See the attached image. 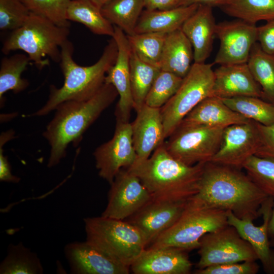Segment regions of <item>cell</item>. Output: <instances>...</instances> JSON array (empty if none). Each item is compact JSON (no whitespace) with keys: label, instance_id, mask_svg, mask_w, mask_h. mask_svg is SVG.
Segmentation results:
<instances>
[{"label":"cell","instance_id":"cell-2","mask_svg":"<svg viewBox=\"0 0 274 274\" xmlns=\"http://www.w3.org/2000/svg\"><path fill=\"white\" fill-rule=\"evenodd\" d=\"M205 164L180 162L168 153L163 143L147 160L127 169L139 178L152 199L184 202L198 193Z\"/></svg>","mask_w":274,"mask_h":274},{"label":"cell","instance_id":"cell-4","mask_svg":"<svg viewBox=\"0 0 274 274\" xmlns=\"http://www.w3.org/2000/svg\"><path fill=\"white\" fill-rule=\"evenodd\" d=\"M74 50L73 44L68 40L61 46L59 63L64 76L63 84L59 88L50 86L47 102L32 116L47 115L65 101H83L91 98L104 85L107 73L114 64L118 52L117 44L112 37L95 63L81 66L73 59Z\"/></svg>","mask_w":274,"mask_h":274},{"label":"cell","instance_id":"cell-12","mask_svg":"<svg viewBox=\"0 0 274 274\" xmlns=\"http://www.w3.org/2000/svg\"><path fill=\"white\" fill-rule=\"evenodd\" d=\"M110 185L102 216L124 220L152 199L139 178L127 168H122Z\"/></svg>","mask_w":274,"mask_h":274},{"label":"cell","instance_id":"cell-7","mask_svg":"<svg viewBox=\"0 0 274 274\" xmlns=\"http://www.w3.org/2000/svg\"><path fill=\"white\" fill-rule=\"evenodd\" d=\"M84 222L86 241L129 267L147 247L142 234L125 220L101 215Z\"/></svg>","mask_w":274,"mask_h":274},{"label":"cell","instance_id":"cell-8","mask_svg":"<svg viewBox=\"0 0 274 274\" xmlns=\"http://www.w3.org/2000/svg\"><path fill=\"white\" fill-rule=\"evenodd\" d=\"M213 64L193 63L178 90L161 108L165 139L168 138L183 119L198 104L213 96Z\"/></svg>","mask_w":274,"mask_h":274},{"label":"cell","instance_id":"cell-47","mask_svg":"<svg viewBox=\"0 0 274 274\" xmlns=\"http://www.w3.org/2000/svg\"><path fill=\"white\" fill-rule=\"evenodd\" d=\"M270 245L271 247H274V239H272L270 241Z\"/></svg>","mask_w":274,"mask_h":274},{"label":"cell","instance_id":"cell-27","mask_svg":"<svg viewBox=\"0 0 274 274\" xmlns=\"http://www.w3.org/2000/svg\"><path fill=\"white\" fill-rule=\"evenodd\" d=\"M247 63L261 88L262 99L274 105V55L263 51L257 42L251 50Z\"/></svg>","mask_w":274,"mask_h":274},{"label":"cell","instance_id":"cell-21","mask_svg":"<svg viewBox=\"0 0 274 274\" xmlns=\"http://www.w3.org/2000/svg\"><path fill=\"white\" fill-rule=\"evenodd\" d=\"M213 96L221 98L253 96L262 98L259 84L247 63L222 64L214 70Z\"/></svg>","mask_w":274,"mask_h":274},{"label":"cell","instance_id":"cell-15","mask_svg":"<svg viewBox=\"0 0 274 274\" xmlns=\"http://www.w3.org/2000/svg\"><path fill=\"white\" fill-rule=\"evenodd\" d=\"M112 37L117 44L118 52L114 64L107 73L105 83L113 85L119 96L115 112L116 120L129 122L131 111L134 109L130 85L131 48L127 35L117 26H114Z\"/></svg>","mask_w":274,"mask_h":274},{"label":"cell","instance_id":"cell-16","mask_svg":"<svg viewBox=\"0 0 274 274\" xmlns=\"http://www.w3.org/2000/svg\"><path fill=\"white\" fill-rule=\"evenodd\" d=\"M187 201L176 202L152 199L124 220L140 231L145 239L147 247L176 222Z\"/></svg>","mask_w":274,"mask_h":274},{"label":"cell","instance_id":"cell-18","mask_svg":"<svg viewBox=\"0 0 274 274\" xmlns=\"http://www.w3.org/2000/svg\"><path fill=\"white\" fill-rule=\"evenodd\" d=\"M64 254L72 273L128 274L130 270L86 241L67 244Z\"/></svg>","mask_w":274,"mask_h":274},{"label":"cell","instance_id":"cell-20","mask_svg":"<svg viewBox=\"0 0 274 274\" xmlns=\"http://www.w3.org/2000/svg\"><path fill=\"white\" fill-rule=\"evenodd\" d=\"M136 112V118L131 123L132 142L136 154L134 163L149 158L165 139L160 109L144 104Z\"/></svg>","mask_w":274,"mask_h":274},{"label":"cell","instance_id":"cell-14","mask_svg":"<svg viewBox=\"0 0 274 274\" xmlns=\"http://www.w3.org/2000/svg\"><path fill=\"white\" fill-rule=\"evenodd\" d=\"M259 145L254 121L225 127L219 149L211 161L242 169L246 160L256 154Z\"/></svg>","mask_w":274,"mask_h":274},{"label":"cell","instance_id":"cell-28","mask_svg":"<svg viewBox=\"0 0 274 274\" xmlns=\"http://www.w3.org/2000/svg\"><path fill=\"white\" fill-rule=\"evenodd\" d=\"M144 8V0H112L101 11L113 25L121 29L126 35H132L135 33Z\"/></svg>","mask_w":274,"mask_h":274},{"label":"cell","instance_id":"cell-41","mask_svg":"<svg viewBox=\"0 0 274 274\" xmlns=\"http://www.w3.org/2000/svg\"><path fill=\"white\" fill-rule=\"evenodd\" d=\"M14 132L10 130L3 132L0 137V180L10 183H18L20 179L12 175L11 166L3 152V146L6 142L14 138Z\"/></svg>","mask_w":274,"mask_h":274},{"label":"cell","instance_id":"cell-46","mask_svg":"<svg viewBox=\"0 0 274 274\" xmlns=\"http://www.w3.org/2000/svg\"><path fill=\"white\" fill-rule=\"evenodd\" d=\"M97 8L101 9L112 0H86Z\"/></svg>","mask_w":274,"mask_h":274},{"label":"cell","instance_id":"cell-25","mask_svg":"<svg viewBox=\"0 0 274 274\" xmlns=\"http://www.w3.org/2000/svg\"><path fill=\"white\" fill-rule=\"evenodd\" d=\"M199 5L179 6L167 10L143 11L136 25L135 33H168L181 28Z\"/></svg>","mask_w":274,"mask_h":274},{"label":"cell","instance_id":"cell-44","mask_svg":"<svg viewBox=\"0 0 274 274\" xmlns=\"http://www.w3.org/2000/svg\"><path fill=\"white\" fill-rule=\"evenodd\" d=\"M231 0H178L177 7L186 6L193 4L204 5L212 7H220L229 2Z\"/></svg>","mask_w":274,"mask_h":274},{"label":"cell","instance_id":"cell-10","mask_svg":"<svg viewBox=\"0 0 274 274\" xmlns=\"http://www.w3.org/2000/svg\"><path fill=\"white\" fill-rule=\"evenodd\" d=\"M198 249L200 257L196 264L197 269L258 260L251 245L229 225L203 235Z\"/></svg>","mask_w":274,"mask_h":274},{"label":"cell","instance_id":"cell-35","mask_svg":"<svg viewBox=\"0 0 274 274\" xmlns=\"http://www.w3.org/2000/svg\"><path fill=\"white\" fill-rule=\"evenodd\" d=\"M243 168L260 189L274 198V158L254 155L246 160Z\"/></svg>","mask_w":274,"mask_h":274},{"label":"cell","instance_id":"cell-23","mask_svg":"<svg viewBox=\"0 0 274 274\" xmlns=\"http://www.w3.org/2000/svg\"><path fill=\"white\" fill-rule=\"evenodd\" d=\"M250 120L228 107L221 98L212 96L198 104L179 125H202L225 128Z\"/></svg>","mask_w":274,"mask_h":274},{"label":"cell","instance_id":"cell-30","mask_svg":"<svg viewBox=\"0 0 274 274\" xmlns=\"http://www.w3.org/2000/svg\"><path fill=\"white\" fill-rule=\"evenodd\" d=\"M130 85L135 111L144 104L147 95L160 68L141 60L131 49Z\"/></svg>","mask_w":274,"mask_h":274},{"label":"cell","instance_id":"cell-22","mask_svg":"<svg viewBox=\"0 0 274 274\" xmlns=\"http://www.w3.org/2000/svg\"><path fill=\"white\" fill-rule=\"evenodd\" d=\"M217 24L213 7L199 5L195 12L183 23L181 29L191 43L194 62L205 63L213 48Z\"/></svg>","mask_w":274,"mask_h":274},{"label":"cell","instance_id":"cell-11","mask_svg":"<svg viewBox=\"0 0 274 274\" xmlns=\"http://www.w3.org/2000/svg\"><path fill=\"white\" fill-rule=\"evenodd\" d=\"M99 176L111 184L123 168L135 162L131 123L116 120L113 138L98 147L93 153Z\"/></svg>","mask_w":274,"mask_h":274},{"label":"cell","instance_id":"cell-19","mask_svg":"<svg viewBox=\"0 0 274 274\" xmlns=\"http://www.w3.org/2000/svg\"><path fill=\"white\" fill-rule=\"evenodd\" d=\"M187 252L174 247L146 248L130 269L134 274H188L192 263Z\"/></svg>","mask_w":274,"mask_h":274},{"label":"cell","instance_id":"cell-13","mask_svg":"<svg viewBox=\"0 0 274 274\" xmlns=\"http://www.w3.org/2000/svg\"><path fill=\"white\" fill-rule=\"evenodd\" d=\"M216 36L220 46L214 64L247 63L257 42V26L237 19L223 21L217 24Z\"/></svg>","mask_w":274,"mask_h":274},{"label":"cell","instance_id":"cell-38","mask_svg":"<svg viewBox=\"0 0 274 274\" xmlns=\"http://www.w3.org/2000/svg\"><path fill=\"white\" fill-rule=\"evenodd\" d=\"M30 13L22 0H0V29H16L25 23Z\"/></svg>","mask_w":274,"mask_h":274},{"label":"cell","instance_id":"cell-1","mask_svg":"<svg viewBox=\"0 0 274 274\" xmlns=\"http://www.w3.org/2000/svg\"><path fill=\"white\" fill-rule=\"evenodd\" d=\"M196 195L209 205L231 211L241 219H256L269 197L241 169L206 163Z\"/></svg>","mask_w":274,"mask_h":274},{"label":"cell","instance_id":"cell-24","mask_svg":"<svg viewBox=\"0 0 274 274\" xmlns=\"http://www.w3.org/2000/svg\"><path fill=\"white\" fill-rule=\"evenodd\" d=\"M194 61L192 45L181 28L166 34L159 63L161 70L184 78Z\"/></svg>","mask_w":274,"mask_h":274},{"label":"cell","instance_id":"cell-36","mask_svg":"<svg viewBox=\"0 0 274 274\" xmlns=\"http://www.w3.org/2000/svg\"><path fill=\"white\" fill-rule=\"evenodd\" d=\"M183 79L170 72L160 70L147 95L145 104L161 108L176 93Z\"/></svg>","mask_w":274,"mask_h":274},{"label":"cell","instance_id":"cell-5","mask_svg":"<svg viewBox=\"0 0 274 274\" xmlns=\"http://www.w3.org/2000/svg\"><path fill=\"white\" fill-rule=\"evenodd\" d=\"M69 33V27L58 26L30 12L21 26L11 31L3 43L2 52L8 54L13 51L22 50L36 67L41 70L49 65L46 56L60 62L61 47L68 40Z\"/></svg>","mask_w":274,"mask_h":274},{"label":"cell","instance_id":"cell-32","mask_svg":"<svg viewBox=\"0 0 274 274\" xmlns=\"http://www.w3.org/2000/svg\"><path fill=\"white\" fill-rule=\"evenodd\" d=\"M43 268L36 254L23 244H10L0 265L1 274H41Z\"/></svg>","mask_w":274,"mask_h":274},{"label":"cell","instance_id":"cell-31","mask_svg":"<svg viewBox=\"0 0 274 274\" xmlns=\"http://www.w3.org/2000/svg\"><path fill=\"white\" fill-rule=\"evenodd\" d=\"M220 8L226 15L253 24L274 19V0H231Z\"/></svg>","mask_w":274,"mask_h":274},{"label":"cell","instance_id":"cell-45","mask_svg":"<svg viewBox=\"0 0 274 274\" xmlns=\"http://www.w3.org/2000/svg\"><path fill=\"white\" fill-rule=\"evenodd\" d=\"M268 233L269 237L274 239V206L268 223Z\"/></svg>","mask_w":274,"mask_h":274},{"label":"cell","instance_id":"cell-33","mask_svg":"<svg viewBox=\"0 0 274 274\" xmlns=\"http://www.w3.org/2000/svg\"><path fill=\"white\" fill-rule=\"evenodd\" d=\"M221 99L231 110L249 120L264 125L274 124V105L261 98L239 96Z\"/></svg>","mask_w":274,"mask_h":274},{"label":"cell","instance_id":"cell-3","mask_svg":"<svg viewBox=\"0 0 274 274\" xmlns=\"http://www.w3.org/2000/svg\"><path fill=\"white\" fill-rule=\"evenodd\" d=\"M118 96L114 86L105 83L88 100L65 101L56 107L55 115L43 134L50 146L48 167H52L60 162L65 156L68 145L78 142Z\"/></svg>","mask_w":274,"mask_h":274},{"label":"cell","instance_id":"cell-29","mask_svg":"<svg viewBox=\"0 0 274 274\" xmlns=\"http://www.w3.org/2000/svg\"><path fill=\"white\" fill-rule=\"evenodd\" d=\"M30 61L28 55L17 53L1 59L0 65V102L4 105V94L12 90L15 93L24 91L29 85L28 81L21 78Z\"/></svg>","mask_w":274,"mask_h":274},{"label":"cell","instance_id":"cell-40","mask_svg":"<svg viewBox=\"0 0 274 274\" xmlns=\"http://www.w3.org/2000/svg\"><path fill=\"white\" fill-rule=\"evenodd\" d=\"M259 145L255 155L274 158V124L264 125L255 122Z\"/></svg>","mask_w":274,"mask_h":274},{"label":"cell","instance_id":"cell-17","mask_svg":"<svg viewBox=\"0 0 274 274\" xmlns=\"http://www.w3.org/2000/svg\"><path fill=\"white\" fill-rule=\"evenodd\" d=\"M274 206V198L269 196L262 204L260 212L263 223L255 226L251 219H241L231 211H227L228 224L233 226L240 235L247 241L255 252L264 271L274 274V251L269 240L268 226Z\"/></svg>","mask_w":274,"mask_h":274},{"label":"cell","instance_id":"cell-26","mask_svg":"<svg viewBox=\"0 0 274 274\" xmlns=\"http://www.w3.org/2000/svg\"><path fill=\"white\" fill-rule=\"evenodd\" d=\"M68 21L84 25L97 35L112 37L114 26L103 15L101 10L86 0H72L67 9Z\"/></svg>","mask_w":274,"mask_h":274},{"label":"cell","instance_id":"cell-42","mask_svg":"<svg viewBox=\"0 0 274 274\" xmlns=\"http://www.w3.org/2000/svg\"><path fill=\"white\" fill-rule=\"evenodd\" d=\"M257 40L263 51L274 55V19L257 26Z\"/></svg>","mask_w":274,"mask_h":274},{"label":"cell","instance_id":"cell-9","mask_svg":"<svg viewBox=\"0 0 274 274\" xmlns=\"http://www.w3.org/2000/svg\"><path fill=\"white\" fill-rule=\"evenodd\" d=\"M224 128L179 125L164 145L169 154L186 165L206 163L219 149Z\"/></svg>","mask_w":274,"mask_h":274},{"label":"cell","instance_id":"cell-39","mask_svg":"<svg viewBox=\"0 0 274 274\" xmlns=\"http://www.w3.org/2000/svg\"><path fill=\"white\" fill-rule=\"evenodd\" d=\"M256 261H246L210 266L197 269L196 274H256L259 269Z\"/></svg>","mask_w":274,"mask_h":274},{"label":"cell","instance_id":"cell-6","mask_svg":"<svg viewBox=\"0 0 274 274\" xmlns=\"http://www.w3.org/2000/svg\"><path fill=\"white\" fill-rule=\"evenodd\" d=\"M227 225V211L195 195L187 201L176 222L146 248L174 247L189 252L198 248L203 235Z\"/></svg>","mask_w":274,"mask_h":274},{"label":"cell","instance_id":"cell-37","mask_svg":"<svg viewBox=\"0 0 274 274\" xmlns=\"http://www.w3.org/2000/svg\"><path fill=\"white\" fill-rule=\"evenodd\" d=\"M31 13L43 16L55 24L69 27L66 11L72 0H22Z\"/></svg>","mask_w":274,"mask_h":274},{"label":"cell","instance_id":"cell-34","mask_svg":"<svg viewBox=\"0 0 274 274\" xmlns=\"http://www.w3.org/2000/svg\"><path fill=\"white\" fill-rule=\"evenodd\" d=\"M166 34L145 32L127 37L131 50L141 60L159 67Z\"/></svg>","mask_w":274,"mask_h":274},{"label":"cell","instance_id":"cell-43","mask_svg":"<svg viewBox=\"0 0 274 274\" xmlns=\"http://www.w3.org/2000/svg\"><path fill=\"white\" fill-rule=\"evenodd\" d=\"M178 0H144L147 10H162L177 7Z\"/></svg>","mask_w":274,"mask_h":274}]
</instances>
